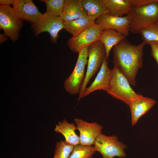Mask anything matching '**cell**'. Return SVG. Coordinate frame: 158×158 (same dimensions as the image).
I'll use <instances>...</instances> for the list:
<instances>
[{"label": "cell", "instance_id": "1", "mask_svg": "<svg viewBox=\"0 0 158 158\" xmlns=\"http://www.w3.org/2000/svg\"><path fill=\"white\" fill-rule=\"evenodd\" d=\"M146 44L143 41L138 45L133 44L125 39L113 48L114 66L133 86L136 85L138 70L143 66V49Z\"/></svg>", "mask_w": 158, "mask_h": 158}, {"label": "cell", "instance_id": "2", "mask_svg": "<svg viewBox=\"0 0 158 158\" xmlns=\"http://www.w3.org/2000/svg\"><path fill=\"white\" fill-rule=\"evenodd\" d=\"M130 19V32L136 34L158 22V0L132 7L127 15Z\"/></svg>", "mask_w": 158, "mask_h": 158}, {"label": "cell", "instance_id": "3", "mask_svg": "<svg viewBox=\"0 0 158 158\" xmlns=\"http://www.w3.org/2000/svg\"><path fill=\"white\" fill-rule=\"evenodd\" d=\"M111 78L106 91L113 98L120 100L128 106L137 96L126 78L114 66Z\"/></svg>", "mask_w": 158, "mask_h": 158}, {"label": "cell", "instance_id": "4", "mask_svg": "<svg viewBox=\"0 0 158 158\" xmlns=\"http://www.w3.org/2000/svg\"><path fill=\"white\" fill-rule=\"evenodd\" d=\"M88 60L86 75L79 95L78 101L82 98L85 90L90 80L101 67L106 56L104 45L99 40H97L87 47Z\"/></svg>", "mask_w": 158, "mask_h": 158}, {"label": "cell", "instance_id": "5", "mask_svg": "<svg viewBox=\"0 0 158 158\" xmlns=\"http://www.w3.org/2000/svg\"><path fill=\"white\" fill-rule=\"evenodd\" d=\"M93 145L95 151L100 152L103 158H113L115 156L125 157L126 156L124 150L126 145L119 141L115 135L107 136L101 133Z\"/></svg>", "mask_w": 158, "mask_h": 158}, {"label": "cell", "instance_id": "6", "mask_svg": "<svg viewBox=\"0 0 158 158\" xmlns=\"http://www.w3.org/2000/svg\"><path fill=\"white\" fill-rule=\"evenodd\" d=\"M87 47L82 49L78 55L75 66L71 75L64 83L66 91L70 94H79L85 76V69L88 60Z\"/></svg>", "mask_w": 158, "mask_h": 158}, {"label": "cell", "instance_id": "7", "mask_svg": "<svg viewBox=\"0 0 158 158\" xmlns=\"http://www.w3.org/2000/svg\"><path fill=\"white\" fill-rule=\"evenodd\" d=\"M64 22L61 17L48 14L46 12L34 23L32 24L31 28L36 37L40 33L47 32L50 35L51 42H57L58 33L64 29Z\"/></svg>", "mask_w": 158, "mask_h": 158}, {"label": "cell", "instance_id": "8", "mask_svg": "<svg viewBox=\"0 0 158 158\" xmlns=\"http://www.w3.org/2000/svg\"><path fill=\"white\" fill-rule=\"evenodd\" d=\"M23 25V20L16 16L10 6L0 5V29L13 42L17 40Z\"/></svg>", "mask_w": 158, "mask_h": 158}, {"label": "cell", "instance_id": "9", "mask_svg": "<svg viewBox=\"0 0 158 158\" xmlns=\"http://www.w3.org/2000/svg\"><path fill=\"white\" fill-rule=\"evenodd\" d=\"M103 30L100 26L95 24L78 35L69 38L68 45L71 51L78 53L83 48L99 40Z\"/></svg>", "mask_w": 158, "mask_h": 158}, {"label": "cell", "instance_id": "10", "mask_svg": "<svg viewBox=\"0 0 158 158\" xmlns=\"http://www.w3.org/2000/svg\"><path fill=\"white\" fill-rule=\"evenodd\" d=\"M95 23L103 29L115 30L126 37L129 35L130 32V19L128 15L119 17L108 13L104 14L96 18Z\"/></svg>", "mask_w": 158, "mask_h": 158}, {"label": "cell", "instance_id": "11", "mask_svg": "<svg viewBox=\"0 0 158 158\" xmlns=\"http://www.w3.org/2000/svg\"><path fill=\"white\" fill-rule=\"evenodd\" d=\"M74 121L76 129L80 132L79 144L85 146L93 145L97 138L101 133L102 126L96 122L89 123L79 118Z\"/></svg>", "mask_w": 158, "mask_h": 158}, {"label": "cell", "instance_id": "12", "mask_svg": "<svg viewBox=\"0 0 158 158\" xmlns=\"http://www.w3.org/2000/svg\"><path fill=\"white\" fill-rule=\"evenodd\" d=\"M12 5L19 18L32 24L35 23L42 14L32 0H14Z\"/></svg>", "mask_w": 158, "mask_h": 158}, {"label": "cell", "instance_id": "13", "mask_svg": "<svg viewBox=\"0 0 158 158\" xmlns=\"http://www.w3.org/2000/svg\"><path fill=\"white\" fill-rule=\"evenodd\" d=\"M108 59L105 57L100 69L93 82L85 89L82 98L95 91L103 90L106 91L111 78L112 71L109 68Z\"/></svg>", "mask_w": 158, "mask_h": 158}, {"label": "cell", "instance_id": "14", "mask_svg": "<svg viewBox=\"0 0 158 158\" xmlns=\"http://www.w3.org/2000/svg\"><path fill=\"white\" fill-rule=\"evenodd\" d=\"M156 102L154 99L138 94L129 105L131 113L132 126L135 125L140 118Z\"/></svg>", "mask_w": 158, "mask_h": 158}, {"label": "cell", "instance_id": "15", "mask_svg": "<svg viewBox=\"0 0 158 158\" xmlns=\"http://www.w3.org/2000/svg\"><path fill=\"white\" fill-rule=\"evenodd\" d=\"M88 16L83 8L80 0H65L61 18L64 22Z\"/></svg>", "mask_w": 158, "mask_h": 158}, {"label": "cell", "instance_id": "16", "mask_svg": "<svg viewBox=\"0 0 158 158\" xmlns=\"http://www.w3.org/2000/svg\"><path fill=\"white\" fill-rule=\"evenodd\" d=\"M95 18L87 16L68 22H64V29L75 36L95 23Z\"/></svg>", "mask_w": 158, "mask_h": 158}, {"label": "cell", "instance_id": "17", "mask_svg": "<svg viewBox=\"0 0 158 158\" xmlns=\"http://www.w3.org/2000/svg\"><path fill=\"white\" fill-rule=\"evenodd\" d=\"M108 13L114 16L123 17L127 15L132 7L131 0H102Z\"/></svg>", "mask_w": 158, "mask_h": 158}, {"label": "cell", "instance_id": "18", "mask_svg": "<svg viewBox=\"0 0 158 158\" xmlns=\"http://www.w3.org/2000/svg\"><path fill=\"white\" fill-rule=\"evenodd\" d=\"M126 37L116 31L111 29H103L99 38L104 47L106 55L108 60L111 49Z\"/></svg>", "mask_w": 158, "mask_h": 158}, {"label": "cell", "instance_id": "19", "mask_svg": "<svg viewBox=\"0 0 158 158\" xmlns=\"http://www.w3.org/2000/svg\"><path fill=\"white\" fill-rule=\"evenodd\" d=\"M76 127L75 123H68L65 119L62 121H59L56 125L54 131L61 133L65 139V141L69 144L74 146L79 144V137L76 134Z\"/></svg>", "mask_w": 158, "mask_h": 158}, {"label": "cell", "instance_id": "20", "mask_svg": "<svg viewBox=\"0 0 158 158\" xmlns=\"http://www.w3.org/2000/svg\"><path fill=\"white\" fill-rule=\"evenodd\" d=\"M82 6L88 16L96 18L108 13L102 0H80Z\"/></svg>", "mask_w": 158, "mask_h": 158}, {"label": "cell", "instance_id": "21", "mask_svg": "<svg viewBox=\"0 0 158 158\" xmlns=\"http://www.w3.org/2000/svg\"><path fill=\"white\" fill-rule=\"evenodd\" d=\"M95 152L94 146L79 144L74 146L69 158H93Z\"/></svg>", "mask_w": 158, "mask_h": 158}, {"label": "cell", "instance_id": "22", "mask_svg": "<svg viewBox=\"0 0 158 158\" xmlns=\"http://www.w3.org/2000/svg\"><path fill=\"white\" fill-rule=\"evenodd\" d=\"M46 4L47 13L61 17L62 15L65 0H41Z\"/></svg>", "mask_w": 158, "mask_h": 158}, {"label": "cell", "instance_id": "23", "mask_svg": "<svg viewBox=\"0 0 158 158\" xmlns=\"http://www.w3.org/2000/svg\"><path fill=\"white\" fill-rule=\"evenodd\" d=\"M73 147L74 146L69 144L65 140L57 142L53 158H69Z\"/></svg>", "mask_w": 158, "mask_h": 158}, {"label": "cell", "instance_id": "24", "mask_svg": "<svg viewBox=\"0 0 158 158\" xmlns=\"http://www.w3.org/2000/svg\"><path fill=\"white\" fill-rule=\"evenodd\" d=\"M139 33L146 44H148L151 41L158 42V22L149 28L140 30Z\"/></svg>", "mask_w": 158, "mask_h": 158}, {"label": "cell", "instance_id": "25", "mask_svg": "<svg viewBox=\"0 0 158 158\" xmlns=\"http://www.w3.org/2000/svg\"><path fill=\"white\" fill-rule=\"evenodd\" d=\"M148 44L150 45L151 48V55L155 60L158 65V42L151 41Z\"/></svg>", "mask_w": 158, "mask_h": 158}, {"label": "cell", "instance_id": "26", "mask_svg": "<svg viewBox=\"0 0 158 158\" xmlns=\"http://www.w3.org/2000/svg\"><path fill=\"white\" fill-rule=\"evenodd\" d=\"M155 0H131L132 7L140 6L154 2Z\"/></svg>", "mask_w": 158, "mask_h": 158}, {"label": "cell", "instance_id": "27", "mask_svg": "<svg viewBox=\"0 0 158 158\" xmlns=\"http://www.w3.org/2000/svg\"><path fill=\"white\" fill-rule=\"evenodd\" d=\"M14 0H0V5L10 6L12 5Z\"/></svg>", "mask_w": 158, "mask_h": 158}, {"label": "cell", "instance_id": "28", "mask_svg": "<svg viewBox=\"0 0 158 158\" xmlns=\"http://www.w3.org/2000/svg\"><path fill=\"white\" fill-rule=\"evenodd\" d=\"M8 39L6 36L4 34H0V44L6 41Z\"/></svg>", "mask_w": 158, "mask_h": 158}]
</instances>
